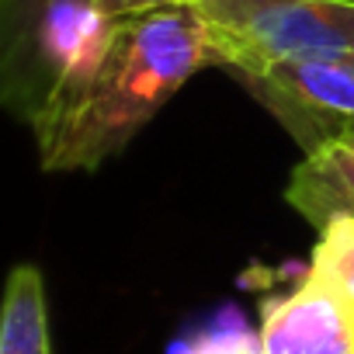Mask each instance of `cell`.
<instances>
[{
    "label": "cell",
    "mask_w": 354,
    "mask_h": 354,
    "mask_svg": "<svg viewBox=\"0 0 354 354\" xmlns=\"http://www.w3.org/2000/svg\"><path fill=\"white\" fill-rule=\"evenodd\" d=\"M230 53L198 4H177L122 18L66 104L46 115L32 136L42 170H97L118 156L146 122L209 66L226 70Z\"/></svg>",
    "instance_id": "6da1fadb"
},
{
    "label": "cell",
    "mask_w": 354,
    "mask_h": 354,
    "mask_svg": "<svg viewBox=\"0 0 354 354\" xmlns=\"http://www.w3.org/2000/svg\"><path fill=\"white\" fill-rule=\"evenodd\" d=\"M111 28L115 21L94 0H49L15 39L0 42L4 104L35 129L87 80Z\"/></svg>",
    "instance_id": "7a4b0ae2"
},
{
    "label": "cell",
    "mask_w": 354,
    "mask_h": 354,
    "mask_svg": "<svg viewBox=\"0 0 354 354\" xmlns=\"http://www.w3.org/2000/svg\"><path fill=\"white\" fill-rule=\"evenodd\" d=\"M198 8L230 53V73L354 53V0H198Z\"/></svg>",
    "instance_id": "3957f363"
},
{
    "label": "cell",
    "mask_w": 354,
    "mask_h": 354,
    "mask_svg": "<svg viewBox=\"0 0 354 354\" xmlns=\"http://www.w3.org/2000/svg\"><path fill=\"white\" fill-rule=\"evenodd\" d=\"M233 77L285 125L302 153H316L354 129V53L274 59L233 70Z\"/></svg>",
    "instance_id": "277c9868"
},
{
    "label": "cell",
    "mask_w": 354,
    "mask_h": 354,
    "mask_svg": "<svg viewBox=\"0 0 354 354\" xmlns=\"http://www.w3.org/2000/svg\"><path fill=\"white\" fill-rule=\"evenodd\" d=\"M257 337L261 354H354V306L306 271L292 292L264 302Z\"/></svg>",
    "instance_id": "5b68a950"
},
{
    "label": "cell",
    "mask_w": 354,
    "mask_h": 354,
    "mask_svg": "<svg viewBox=\"0 0 354 354\" xmlns=\"http://www.w3.org/2000/svg\"><path fill=\"white\" fill-rule=\"evenodd\" d=\"M285 198L316 230L337 216H354V146L333 139L330 146L306 153L288 177Z\"/></svg>",
    "instance_id": "8992f818"
},
{
    "label": "cell",
    "mask_w": 354,
    "mask_h": 354,
    "mask_svg": "<svg viewBox=\"0 0 354 354\" xmlns=\"http://www.w3.org/2000/svg\"><path fill=\"white\" fill-rule=\"evenodd\" d=\"M0 354H53L46 281L35 264H15L0 306Z\"/></svg>",
    "instance_id": "52a82bcc"
},
{
    "label": "cell",
    "mask_w": 354,
    "mask_h": 354,
    "mask_svg": "<svg viewBox=\"0 0 354 354\" xmlns=\"http://www.w3.org/2000/svg\"><path fill=\"white\" fill-rule=\"evenodd\" d=\"M309 271L354 306V216H337L319 230Z\"/></svg>",
    "instance_id": "ba28073f"
},
{
    "label": "cell",
    "mask_w": 354,
    "mask_h": 354,
    "mask_svg": "<svg viewBox=\"0 0 354 354\" xmlns=\"http://www.w3.org/2000/svg\"><path fill=\"white\" fill-rule=\"evenodd\" d=\"M177 354H261V337H254L240 323H233V330H212V333L192 340L188 347H181Z\"/></svg>",
    "instance_id": "9c48e42d"
},
{
    "label": "cell",
    "mask_w": 354,
    "mask_h": 354,
    "mask_svg": "<svg viewBox=\"0 0 354 354\" xmlns=\"http://www.w3.org/2000/svg\"><path fill=\"white\" fill-rule=\"evenodd\" d=\"M49 0H0V42L15 39L39 8H46Z\"/></svg>",
    "instance_id": "30bf717a"
},
{
    "label": "cell",
    "mask_w": 354,
    "mask_h": 354,
    "mask_svg": "<svg viewBox=\"0 0 354 354\" xmlns=\"http://www.w3.org/2000/svg\"><path fill=\"white\" fill-rule=\"evenodd\" d=\"M94 4L111 21H122V18H139V15H149V11L177 8V4H198V0H94Z\"/></svg>",
    "instance_id": "8fae6325"
},
{
    "label": "cell",
    "mask_w": 354,
    "mask_h": 354,
    "mask_svg": "<svg viewBox=\"0 0 354 354\" xmlns=\"http://www.w3.org/2000/svg\"><path fill=\"white\" fill-rule=\"evenodd\" d=\"M340 139H344V142H351V146H354V129H347V132H344V136H340Z\"/></svg>",
    "instance_id": "7c38bea8"
}]
</instances>
